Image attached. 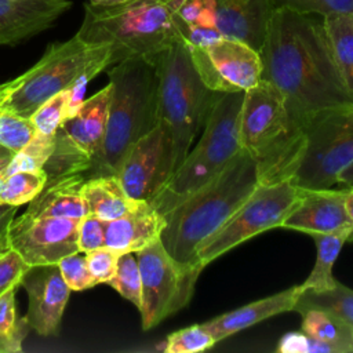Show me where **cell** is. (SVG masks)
<instances>
[{
  "label": "cell",
  "instance_id": "1",
  "mask_svg": "<svg viewBox=\"0 0 353 353\" xmlns=\"http://www.w3.org/2000/svg\"><path fill=\"white\" fill-rule=\"evenodd\" d=\"M259 55L261 80L277 90L291 119L303 131L320 113L353 102L323 18L274 8Z\"/></svg>",
  "mask_w": 353,
  "mask_h": 353
},
{
  "label": "cell",
  "instance_id": "2",
  "mask_svg": "<svg viewBox=\"0 0 353 353\" xmlns=\"http://www.w3.org/2000/svg\"><path fill=\"white\" fill-rule=\"evenodd\" d=\"M258 185L256 161L241 149L214 179L164 214L160 240L168 254L181 263L203 268L196 248L237 211Z\"/></svg>",
  "mask_w": 353,
  "mask_h": 353
},
{
  "label": "cell",
  "instance_id": "3",
  "mask_svg": "<svg viewBox=\"0 0 353 353\" xmlns=\"http://www.w3.org/2000/svg\"><path fill=\"white\" fill-rule=\"evenodd\" d=\"M112 97L106 131L85 179L117 175L130 148L160 121L159 72L154 59L130 58L108 70Z\"/></svg>",
  "mask_w": 353,
  "mask_h": 353
},
{
  "label": "cell",
  "instance_id": "4",
  "mask_svg": "<svg viewBox=\"0 0 353 353\" xmlns=\"http://www.w3.org/2000/svg\"><path fill=\"white\" fill-rule=\"evenodd\" d=\"M185 25L164 0L88 3L76 36L87 46L108 44L114 65L130 58H157L174 43L183 41Z\"/></svg>",
  "mask_w": 353,
  "mask_h": 353
},
{
  "label": "cell",
  "instance_id": "5",
  "mask_svg": "<svg viewBox=\"0 0 353 353\" xmlns=\"http://www.w3.org/2000/svg\"><path fill=\"white\" fill-rule=\"evenodd\" d=\"M239 138L241 149L256 161L259 185L291 179L303 150L305 131L265 80L244 91Z\"/></svg>",
  "mask_w": 353,
  "mask_h": 353
},
{
  "label": "cell",
  "instance_id": "6",
  "mask_svg": "<svg viewBox=\"0 0 353 353\" xmlns=\"http://www.w3.org/2000/svg\"><path fill=\"white\" fill-rule=\"evenodd\" d=\"M244 91L218 92L205 117L203 132L175 168L163 190L149 201L163 215L214 179L241 150L239 121Z\"/></svg>",
  "mask_w": 353,
  "mask_h": 353
},
{
  "label": "cell",
  "instance_id": "7",
  "mask_svg": "<svg viewBox=\"0 0 353 353\" xmlns=\"http://www.w3.org/2000/svg\"><path fill=\"white\" fill-rule=\"evenodd\" d=\"M159 72V114L172 134L175 168L186 157L204 125L218 91L197 73L185 41H176L156 58Z\"/></svg>",
  "mask_w": 353,
  "mask_h": 353
},
{
  "label": "cell",
  "instance_id": "8",
  "mask_svg": "<svg viewBox=\"0 0 353 353\" xmlns=\"http://www.w3.org/2000/svg\"><path fill=\"white\" fill-rule=\"evenodd\" d=\"M302 196L291 179L270 185H258L237 211L196 248L197 262L205 268L210 262L273 228H280Z\"/></svg>",
  "mask_w": 353,
  "mask_h": 353
},
{
  "label": "cell",
  "instance_id": "9",
  "mask_svg": "<svg viewBox=\"0 0 353 353\" xmlns=\"http://www.w3.org/2000/svg\"><path fill=\"white\" fill-rule=\"evenodd\" d=\"M90 48L76 34L50 44L30 69L0 84V110L29 119L48 98L69 88L85 63Z\"/></svg>",
  "mask_w": 353,
  "mask_h": 353
},
{
  "label": "cell",
  "instance_id": "10",
  "mask_svg": "<svg viewBox=\"0 0 353 353\" xmlns=\"http://www.w3.org/2000/svg\"><path fill=\"white\" fill-rule=\"evenodd\" d=\"M353 161V110L346 105L316 116L305 130V143L291 181L301 189L334 188Z\"/></svg>",
  "mask_w": 353,
  "mask_h": 353
},
{
  "label": "cell",
  "instance_id": "11",
  "mask_svg": "<svg viewBox=\"0 0 353 353\" xmlns=\"http://www.w3.org/2000/svg\"><path fill=\"white\" fill-rule=\"evenodd\" d=\"M135 256L142 283L139 313L142 330L148 331L190 302L203 268L178 262L160 239L137 251Z\"/></svg>",
  "mask_w": 353,
  "mask_h": 353
},
{
  "label": "cell",
  "instance_id": "12",
  "mask_svg": "<svg viewBox=\"0 0 353 353\" xmlns=\"http://www.w3.org/2000/svg\"><path fill=\"white\" fill-rule=\"evenodd\" d=\"M110 97L112 85L108 84L61 123L54 135L52 153L43 165L47 179L91 168L103 142Z\"/></svg>",
  "mask_w": 353,
  "mask_h": 353
},
{
  "label": "cell",
  "instance_id": "13",
  "mask_svg": "<svg viewBox=\"0 0 353 353\" xmlns=\"http://www.w3.org/2000/svg\"><path fill=\"white\" fill-rule=\"evenodd\" d=\"M175 171L174 139L164 121L139 138L127 152L117 176L127 194L152 201Z\"/></svg>",
  "mask_w": 353,
  "mask_h": 353
},
{
  "label": "cell",
  "instance_id": "14",
  "mask_svg": "<svg viewBox=\"0 0 353 353\" xmlns=\"http://www.w3.org/2000/svg\"><path fill=\"white\" fill-rule=\"evenodd\" d=\"M201 80L214 91H245L259 83L262 59L248 44L222 37L208 47H189Z\"/></svg>",
  "mask_w": 353,
  "mask_h": 353
},
{
  "label": "cell",
  "instance_id": "15",
  "mask_svg": "<svg viewBox=\"0 0 353 353\" xmlns=\"http://www.w3.org/2000/svg\"><path fill=\"white\" fill-rule=\"evenodd\" d=\"M80 219L73 218H14L10 225V247L29 266L58 263L63 256L80 252L77 228Z\"/></svg>",
  "mask_w": 353,
  "mask_h": 353
},
{
  "label": "cell",
  "instance_id": "16",
  "mask_svg": "<svg viewBox=\"0 0 353 353\" xmlns=\"http://www.w3.org/2000/svg\"><path fill=\"white\" fill-rule=\"evenodd\" d=\"M19 285L28 294V312L23 319L30 330L43 336L57 335L72 291L58 265L30 266Z\"/></svg>",
  "mask_w": 353,
  "mask_h": 353
},
{
  "label": "cell",
  "instance_id": "17",
  "mask_svg": "<svg viewBox=\"0 0 353 353\" xmlns=\"http://www.w3.org/2000/svg\"><path fill=\"white\" fill-rule=\"evenodd\" d=\"M299 204L280 228L310 233H330L353 226L347 212L349 189H301Z\"/></svg>",
  "mask_w": 353,
  "mask_h": 353
},
{
  "label": "cell",
  "instance_id": "18",
  "mask_svg": "<svg viewBox=\"0 0 353 353\" xmlns=\"http://www.w3.org/2000/svg\"><path fill=\"white\" fill-rule=\"evenodd\" d=\"M273 11V0H214V26L259 52Z\"/></svg>",
  "mask_w": 353,
  "mask_h": 353
},
{
  "label": "cell",
  "instance_id": "19",
  "mask_svg": "<svg viewBox=\"0 0 353 353\" xmlns=\"http://www.w3.org/2000/svg\"><path fill=\"white\" fill-rule=\"evenodd\" d=\"M70 6V0H0V46L48 29Z\"/></svg>",
  "mask_w": 353,
  "mask_h": 353
},
{
  "label": "cell",
  "instance_id": "20",
  "mask_svg": "<svg viewBox=\"0 0 353 353\" xmlns=\"http://www.w3.org/2000/svg\"><path fill=\"white\" fill-rule=\"evenodd\" d=\"M165 218L149 201L138 203L121 216L105 221V245L124 254L137 252L159 240Z\"/></svg>",
  "mask_w": 353,
  "mask_h": 353
},
{
  "label": "cell",
  "instance_id": "21",
  "mask_svg": "<svg viewBox=\"0 0 353 353\" xmlns=\"http://www.w3.org/2000/svg\"><path fill=\"white\" fill-rule=\"evenodd\" d=\"M302 291L303 290L299 284L292 285L270 296L254 301L234 310L216 316L203 324L208 328V331L212 334L214 339L218 343L222 339L236 332H240L254 324H258L269 317L294 310Z\"/></svg>",
  "mask_w": 353,
  "mask_h": 353
},
{
  "label": "cell",
  "instance_id": "22",
  "mask_svg": "<svg viewBox=\"0 0 353 353\" xmlns=\"http://www.w3.org/2000/svg\"><path fill=\"white\" fill-rule=\"evenodd\" d=\"M83 172L62 175L47 179L41 192L29 201V207L22 214L26 218H73L81 219L87 215L83 199Z\"/></svg>",
  "mask_w": 353,
  "mask_h": 353
},
{
  "label": "cell",
  "instance_id": "23",
  "mask_svg": "<svg viewBox=\"0 0 353 353\" xmlns=\"http://www.w3.org/2000/svg\"><path fill=\"white\" fill-rule=\"evenodd\" d=\"M81 193L87 214L95 215L102 221L116 219L138 203L137 199L127 194L117 175L87 178Z\"/></svg>",
  "mask_w": 353,
  "mask_h": 353
},
{
  "label": "cell",
  "instance_id": "24",
  "mask_svg": "<svg viewBox=\"0 0 353 353\" xmlns=\"http://www.w3.org/2000/svg\"><path fill=\"white\" fill-rule=\"evenodd\" d=\"M309 236H312L316 243V262L306 280L299 285L303 291H323L334 287L336 283L332 274V268L343 244L353 240V226L330 233H310Z\"/></svg>",
  "mask_w": 353,
  "mask_h": 353
},
{
  "label": "cell",
  "instance_id": "25",
  "mask_svg": "<svg viewBox=\"0 0 353 353\" xmlns=\"http://www.w3.org/2000/svg\"><path fill=\"white\" fill-rule=\"evenodd\" d=\"M301 331L331 345L336 353H353V327L323 309H306L301 313Z\"/></svg>",
  "mask_w": 353,
  "mask_h": 353
},
{
  "label": "cell",
  "instance_id": "26",
  "mask_svg": "<svg viewBox=\"0 0 353 353\" xmlns=\"http://www.w3.org/2000/svg\"><path fill=\"white\" fill-rule=\"evenodd\" d=\"M339 73L353 95V12L323 17Z\"/></svg>",
  "mask_w": 353,
  "mask_h": 353
},
{
  "label": "cell",
  "instance_id": "27",
  "mask_svg": "<svg viewBox=\"0 0 353 353\" xmlns=\"http://www.w3.org/2000/svg\"><path fill=\"white\" fill-rule=\"evenodd\" d=\"M312 307L327 310L353 327V290L341 284L338 280L334 287L323 291H302L294 310L302 313Z\"/></svg>",
  "mask_w": 353,
  "mask_h": 353
},
{
  "label": "cell",
  "instance_id": "28",
  "mask_svg": "<svg viewBox=\"0 0 353 353\" xmlns=\"http://www.w3.org/2000/svg\"><path fill=\"white\" fill-rule=\"evenodd\" d=\"M15 288L0 295V353H14L22 350L29 324L23 317L18 319L15 307Z\"/></svg>",
  "mask_w": 353,
  "mask_h": 353
},
{
  "label": "cell",
  "instance_id": "29",
  "mask_svg": "<svg viewBox=\"0 0 353 353\" xmlns=\"http://www.w3.org/2000/svg\"><path fill=\"white\" fill-rule=\"evenodd\" d=\"M47 182L46 171H19L8 175L4 181L0 204L22 205L33 200L44 188Z\"/></svg>",
  "mask_w": 353,
  "mask_h": 353
},
{
  "label": "cell",
  "instance_id": "30",
  "mask_svg": "<svg viewBox=\"0 0 353 353\" xmlns=\"http://www.w3.org/2000/svg\"><path fill=\"white\" fill-rule=\"evenodd\" d=\"M106 284L131 302L138 310L141 309L142 283L135 252H124L120 255L116 273Z\"/></svg>",
  "mask_w": 353,
  "mask_h": 353
},
{
  "label": "cell",
  "instance_id": "31",
  "mask_svg": "<svg viewBox=\"0 0 353 353\" xmlns=\"http://www.w3.org/2000/svg\"><path fill=\"white\" fill-rule=\"evenodd\" d=\"M54 145V135H44L36 131L34 137L19 152L14 154L11 163L4 170L6 176L19 171L41 170L50 154L52 153Z\"/></svg>",
  "mask_w": 353,
  "mask_h": 353
},
{
  "label": "cell",
  "instance_id": "32",
  "mask_svg": "<svg viewBox=\"0 0 353 353\" xmlns=\"http://www.w3.org/2000/svg\"><path fill=\"white\" fill-rule=\"evenodd\" d=\"M216 345L212 334L201 324H193L167 335L161 350L165 353H199Z\"/></svg>",
  "mask_w": 353,
  "mask_h": 353
},
{
  "label": "cell",
  "instance_id": "33",
  "mask_svg": "<svg viewBox=\"0 0 353 353\" xmlns=\"http://www.w3.org/2000/svg\"><path fill=\"white\" fill-rule=\"evenodd\" d=\"M69 91L68 88L48 98L29 117L37 132L44 135H55L58 127L66 117Z\"/></svg>",
  "mask_w": 353,
  "mask_h": 353
},
{
  "label": "cell",
  "instance_id": "34",
  "mask_svg": "<svg viewBox=\"0 0 353 353\" xmlns=\"http://www.w3.org/2000/svg\"><path fill=\"white\" fill-rule=\"evenodd\" d=\"M36 134L30 119L0 110V145L12 152H19Z\"/></svg>",
  "mask_w": 353,
  "mask_h": 353
},
{
  "label": "cell",
  "instance_id": "35",
  "mask_svg": "<svg viewBox=\"0 0 353 353\" xmlns=\"http://www.w3.org/2000/svg\"><path fill=\"white\" fill-rule=\"evenodd\" d=\"M80 254L81 252L66 255L57 263L65 283L72 291H83L97 285L88 269L85 255H80Z\"/></svg>",
  "mask_w": 353,
  "mask_h": 353
},
{
  "label": "cell",
  "instance_id": "36",
  "mask_svg": "<svg viewBox=\"0 0 353 353\" xmlns=\"http://www.w3.org/2000/svg\"><path fill=\"white\" fill-rule=\"evenodd\" d=\"M274 8H290L302 14L332 15L353 12V0H273Z\"/></svg>",
  "mask_w": 353,
  "mask_h": 353
},
{
  "label": "cell",
  "instance_id": "37",
  "mask_svg": "<svg viewBox=\"0 0 353 353\" xmlns=\"http://www.w3.org/2000/svg\"><path fill=\"white\" fill-rule=\"evenodd\" d=\"M120 255L121 252L108 245H102L90 252H85L88 269L95 280V284L108 283L114 276Z\"/></svg>",
  "mask_w": 353,
  "mask_h": 353
},
{
  "label": "cell",
  "instance_id": "38",
  "mask_svg": "<svg viewBox=\"0 0 353 353\" xmlns=\"http://www.w3.org/2000/svg\"><path fill=\"white\" fill-rule=\"evenodd\" d=\"M276 350L279 353H336L331 345L320 342L302 331L283 335Z\"/></svg>",
  "mask_w": 353,
  "mask_h": 353
},
{
  "label": "cell",
  "instance_id": "39",
  "mask_svg": "<svg viewBox=\"0 0 353 353\" xmlns=\"http://www.w3.org/2000/svg\"><path fill=\"white\" fill-rule=\"evenodd\" d=\"M30 266L12 248L0 255V295L19 285L23 274Z\"/></svg>",
  "mask_w": 353,
  "mask_h": 353
},
{
  "label": "cell",
  "instance_id": "40",
  "mask_svg": "<svg viewBox=\"0 0 353 353\" xmlns=\"http://www.w3.org/2000/svg\"><path fill=\"white\" fill-rule=\"evenodd\" d=\"M77 245L81 254L105 245V221L95 215H84L77 228Z\"/></svg>",
  "mask_w": 353,
  "mask_h": 353
},
{
  "label": "cell",
  "instance_id": "41",
  "mask_svg": "<svg viewBox=\"0 0 353 353\" xmlns=\"http://www.w3.org/2000/svg\"><path fill=\"white\" fill-rule=\"evenodd\" d=\"M223 36L219 33V30L215 26H208V25H200V23H193V25H185L183 32H182V40L185 41L186 46L189 47H208L218 40H221Z\"/></svg>",
  "mask_w": 353,
  "mask_h": 353
},
{
  "label": "cell",
  "instance_id": "42",
  "mask_svg": "<svg viewBox=\"0 0 353 353\" xmlns=\"http://www.w3.org/2000/svg\"><path fill=\"white\" fill-rule=\"evenodd\" d=\"M17 205L11 204H0V255L8 251L10 247V225L17 214Z\"/></svg>",
  "mask_w": 353,
  "mask_h": 353
},
{
  "label": "cell",
  "instance_id": "43",
  "mask_svg": "<svg viewBox=\"0 0 353 353\" xmlns=\"http://www.w3.org/2000/svg\"><path fill=\"white\" fill-rule=\"evenodd\" d=\"M335 186L339 188V189L353 188V161L339 172Z\"/></svg>",
  "mask_w": 353,
  "mask_h": 353
},
{
  "label": "cell",
  "instance_id": "44",
  "mask_svg": "<svg viewBox=\"0 0 353 353\" xmlns=\"http://www.w3.org/2000/svg\"><path fill=\"white\" fill-rule=\"evenodd\" d=\"M14 154H15V152H12L8 148L0 145V171H4L7 168V165L12 160Z\"/></svg>",
  "mask_w": 353,
  "mask_h": 353
},
{
  "label": "cell",
  "instance_id": "45",
  "mask_svg": "<svg viewBox=\"0 0 353 353\" xmlns=\"http://www.w3.org/2000/svg\"><path fill=\"white\" fill-rule=\"evenodd\" d=\"M347 212H349V216H350V221L353 223V188L349 189V194H347Z\"/></svg>",
  "mask_w": 353,
  "mask_h": 353
},
{
  "label": "cell",
  "instance_id": "46",
  "mask_svg": "<svg viewBox=\"0 0 353 353\" xmlns=\"http://www.w3.org/2000/svg\"><path fill=\"white\" fill-rule=\"evenodd\" d=\"M117 1H121V0H90V3L92 4H113Z\"/></svg>",
  "mask_w": 353,
  "mask_h": 353
},
{
  "label": "cell",
  "instance_id": "47",
  "mask_svg": "<svg viewBox=\"0 0 353 353\" xmlns=\"http://www.w3.org/2000/svg\"><path fill=\"white\" fill-rule=\"evenodd\" d=\"M6 174L4 171H0V196H1V192H3V186H4V181H6Z\"/></svg>",
  "mask_w": 353,
  "mask_h": 353
},
{
  "label": "cell",
  "instance_id": "48",
  "mask_svg": "<svg viewBox=\"0 0 353 353\" xmlns=\"http://www.w3.org/2000/svg\"><path fill=\"white\" fill-rule=\"evenodd\" d=\"M346 106H347V108H349V109H350V110H353V102H352V103H347V105H346Z\"/></svg>",
  "mask_w": 353,
  "mask_h": 353
}]
</instances>
